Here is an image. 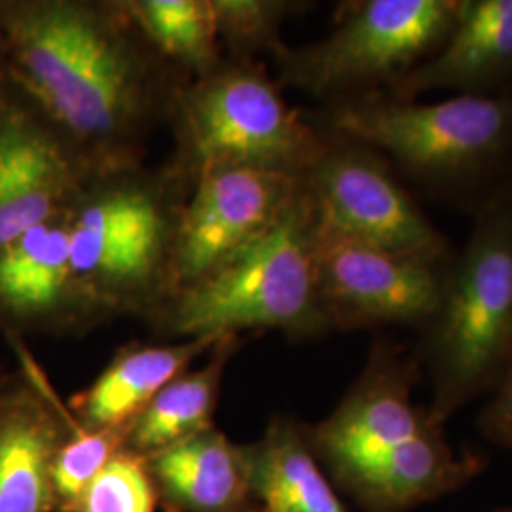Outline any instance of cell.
<instances>
[{"instance_id": "1", "label": "cell", "mask_w": 512, "mask_h": 512, "mask_svg": "<svg viewBox=\"0 0 512 512\" xmlns=\"http://www.w3.org/2000/svg\"><path fill=\"white\" fill-rule=\"evenodd\" d=\"M0 65L95 175L145 164L188 82L124 0H0Z\"/></svg>"}, {"instance_id": "2", "label": "cell", "mask_w": 512, "mask_h": 512, "mask_svg": "<svg viewBox=\"0 0 512 512\" xmlns=\"http://www.w3.org/2000/svg\"><path fill=\"white\" fill-rule=\"evenodd\" d=\"M418 359L376 340L361 376L317 425L310 442L332 484L366 512H406L454 494L486 461L456 452L444 423L414 401Z\"/></svg>"}, {"instance_id": "3", "label": "cell", "mask_w": 512, "mask_h": 512, "mask_svg": "<svg viewBox=\"0 0 512 512\" xmlns=\"http://www.w3.org/2000/svg\"><path fill=\"white\" fill-rule=\"evenodd\" d=\"M308 116L317 128L376 150L431 198L475 211L512 186V93L435 103L370 93Z\"/></svg>"}, {"instance_id": "4", "label": "cell", "mask_w": 512, "mask_h": 512, "mask_svg": "<svg viewBox=\"0 0 512 512\" xmlns=\"http://www.w3.org/2000/svg\"><path fill=\"white\" fill-rule=\"evenodd\" d=\"M192 179L169 158L95 175L69 211L71 260L107 323L148 321L171 298L173 266Z\"/></svg>"}, {"instance_id": "5", "label": "cell", "mask_w": 512, "mask_h": 512, "mask_svg": "<svg viewBox=\"0 0 512 512\" xmlns=\"http://www.w3.org/2000/svg\"><path fill=\"white\" fill-rule=\"evenodd\" d=\"M317 232L319 209L306 186L270 232L169 300L148 325L177 340L275 330L304 342L329 334L319 294Z\"/></svg>"}, {"instance_id": "6", "label": "cell", "mask_w": 512, "mask_h": 512, "mask_svg": "<svg viewBox=\"0 0 512 512\" xmlns=\"http://www.w3.org/2000/svg\"><path fill=\"white\" fill-rule=\"evenodd\" d=\"M473 213L471 236L448 262L439 300L418 329L433 387L429 410L440 423L488 395L512 359V186Z\"/></svg>"}, {"instance_id": "7", "label": "cell", "mask_w": 512, "mask_h": 512, "mask_svg": "<svg viewBox=\"0 0 512 512\" xmlns=\"http://www.w3.org/2000/svg\"><path fill=\"white\" fill-rule=\"evenodd\" d=\"M173 160L192 183L209 171L253 167L304 177L325 133L294 109L262 63L224 59L217 71L188 80L169 116Z\"/></svg>"}, {"instance_id": "8", "label": "cell", "mask_w": 512, "mask_h": 512, "mask_svg": "<svg viewBox=\"0 0 512 512\" xmlns=\"http://www.w3.org/2000/svg\"><path fill=\"white\" fill-rule=\"evenodd\" d=\"M459 0H351L334 25L306 46H283L272 57L277 82L321 105L389 92L435 54L448 35Z\"/></svg>"}, {"instance_id": "9", "label": "cell", "mask_w": 512, "mask_h": 512, "mask_svg": "<svg viewBox=\"0 0 512 512\" xmlns=\"http://www.w3.org/2000/svg\"><path fill=\"white\" fill-rule=\"evenodd\" d=\"M323 133L325 145L304 181L327 226L368 245L437 262L454 256L446 236L423 213L382 154L346 137Z\"/></svg>"}, {"instance_id": "10", "label": "cell", "mask_w": 512, "mask_h": 512, "mask_svg": "<svg viewBox=\"0 0 512 512\" xmlns=\"http://www.w3.org/2000/svg\"><path fill=\"white\" fill-rule=\"evenodd\" d=\"M448 262L348 238L319 215L317 277L332 330L420 329L439 300Z\"/></svg>"}, {"instance_id": "11", "label": "cell", "mask_w": 512, "mask_h": 512, "mask_svg": "<svg viewBox=\"0 0 512 512\" xmlns=\"http://www.w3.org/2000/svg\"><path fill=\"white\" fill-rule=\"evenodd\" d=\"M304 188V177L253 167L200 175L184 207L169 300L270 232Z\"/></svg>"}, {"instance_id": "12", "label": "cell", "mask_w": 512, "mask_h": 512, "mask_svg": "<svg viewBox=\"0 0 512 512\" xmlns=\"http://www.w3.org/2000/svg\"><path fill=\"white\" fill-rule=\"evenodd\" d=\"M95 173L0 65V245L71 209Z\"/></svg>"}, {"instance_id": "13", "label": "cell", "mask_w": 512, "mask_h": 512, "mask_svg": "<svg viewBox=\"0 0 512 512\" xmlns=\"http://www.w3.org/2000/svg\"><path fill=\"white\" fill-rule=\"evenodd\" d=\"M69 211L0 245V330L6 338L82 336L107 323L76 281Z\"/></svg>"}, {"instance_id": "14", "label": "cell", "mask_w": 512, "mask_h": 512, "mask_svg": "<svg viewBox=\"0 0 512 512\" xmlns=\"http://www.w3.org/2000/svg\"><path fill=\"white\" fill-rule=\"evenodd\" d=\"M21 368L0 376V512H55L54 461L73 416L21 338Z\"/></svg>"}, {"instance_id": "15", "label": "cell", "mask_w": 512, "mask_h": 512, "mask_svg": "<svg viewBox=\"0 0 512 512\" xmlns=\"http://www.w3.org/2000/svg\"><path fill=\"white\" fill-rule=\"evenodd\" d=\"M433 92L512 93V0H459L439 50L384 93L420 99Z\"/></svg>"}, {"instance_id": "16", "label": "cell", "mask_w": 512, "mask_h": 512, "mask_svg": "<svg viewBox=\"0 0 512 512\" xmlns=\"http://www.w3.org/2000/svg\"><path fill=\"white\" fill-rule=\"evenodd\" d=\"M164 512H247L255 505L247 446L211 427L145 458Z\"/></svg>"}, {"instance_id": "17", "label": "cell", "mask_w": 512, "mask_h": 512, "mask_svg": "<svg viewBox=\"0 0 512 512\" xmlns=\"http://www.w3.org/2000/svg\"><path fill=\"white\" fill-rule=\"evenodd\" d=\"M220 340V338H219ZM192 338L175 344L129 342L116 349L92 384L71 399L69 412L88 431H124L173 378L219 342Z\"/></svg>"}, {"instance_id": "18", "label": "cell", "mask_w": 512, "mask_h": 512, "mask_svg": "<svg viewBox=\"0 0 512 512\" xmlns=\"http://www.w3.org/2000/svg\"><path fill=\"white\" fill-rule=\"evenodd\" d=\"M310 425L275 416L247 446L256 505L270 512H348L311 448Z\"/></svg>"}, {"instance_id": "19", "label": "cell", "mask_w": 512, "mask_h": 512, "mask_svg": "<svg viewBox=\"0 0 512 512\" xmlns=\"http://www.w3.org/2000/svg\"><path fill=\"white\" fill-rule=\"evenodd\" d=\"M238 346L239 336H222L205 365L184 370L162 387L126 429V450L148 458L215 427L224 372Z\"/></svg>"}, {"instance_id": "20", "label": "cell", "mask_w": 512, "mask_h": 512, "mask_svg": "<svg viewBox=\"0 0 512 512\" xmlns=\"http://www.w3.org/2000/svg\"><path fill=\"white\" fill-rule=\"evenodd\" d=\"M148 44L188 80L224 63L211 0H124Z\"/></svg>"}, {"instance_id": "21", "label": "cell", "mask_w": 512, "mask_h": 512, "mask_svg": "<svg viewBox=\"0 0 512 512\" xmlns=\"http://www.w3.org/2000/svg\"><path fill=\"white\" fill-rule=\"evenodd\" d=\"M217 33L226 59L255 63L260 54L274 57L283 46V25L306 10L308 2L294 0H211Z\"/></svg>"}, {"instance_id": "22", "label": "cell", "mask_w": 512, "mask_h": 512, "mask_svg": "<svg viewBox=\"0 0 512 512\" xmlns=\"http://www.w3.org/2000/svg\"><path fill=\"white\" fill-rule=\"evenodd\" d=\"M124 448V431H88L73 418L54 461L55 512H73L88 486Z\"/></svg>"}, {"instance_id": "23", "label": "cell", "mask_w": 512, "mask_h": 512, "mask_svg": "<svg viewBox=\"0 0 512 512\" xmlns=\"http://www.w3.org/2000/svg\"><path fill=\"white\" fill-rule=\"evenodd\" d=\"M156 507L145 458L124 448L88 486L73 512H156Z\"/></svg>"}, {"instance_id": "24", "label": "cell", "mask_w": 512, "mask_h": 512, "mask_svg": "<svg viewBox=\"0 0 512 512\" xmlns=\"http://www.w3.org/2000/svg\"><path fill=\"white\" fill-rule=\"evenodd\" d=\"M478 427L494 444L512 448V359L488 393V401L478 416Z\"/></svg>"}, {"instance_id": "25", "label": "cell", "mask_w": 512, "mask_h": 512, "mask_svg": "<svg viewBox=\"0 0 512 512\" xmlns=\"http://www.w3.org/2000/svg\"><path fill=\"white\" fill-rule=\"evenodd\" d=\"M247 512H270L268 511V509H264V507H260V505H253V507H251V509H249V511Z\"/></svg>"}, {"instance_id": "26", "label": "cell", "mask_w": 512, "mask_h": 512, "mask_svg": "<svg viewBox=\"0 0 512 512\" xmlns=\"http://www.w3.org/2000/svg\"><path fill=\"white\" fill-rule=\"evenodd\" d=\"M495 512H512V509H499V511Z\"/></svg>"}, {"instance_id": "27", "label": "cell", "mask_w": 512, "mask_h": 512, "mask_svg": "<svg viewBox=\"0 0 512 512\" xmlns=\"http://www.w3.org/2000/svg\"><path fill=\"white\" fill-rule=\"evenodd\" d=\"M0 46H2V33H0Z\"/></svg>"}, {"instance_id": "28", "label": "cell", "mask_w": 512, "mask_h": 512, "mask_svg": "<svg viewBox=\"0 0 512 512\" xmlns=\"http://www.w3.org/2000/svg\"><path fill=\"white\" fill-rule=\"evenodd\" d=\"M0 376H2V374H0Z\"/></svg>"}]
</instances>
